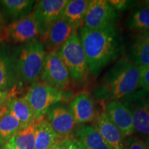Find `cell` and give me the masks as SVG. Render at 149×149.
<instances>
[{
	"label": "cell",
	"mask_w": 149,
	"mask_h": 149,
	"mask_svg": "<svg viewBox=\"0 0 149 149\" xmlns=\"http://www.w3.org/2000/svg\"><path fill=\"white\" fill-rule=\"evenodd\" d=\"M69 109L76 124L93 122L97 115L94 100L86 93L78 94L72 99L69 104Z\"/></svg>",
	"instance_id": "15"
},
{
	"label": "cell",
	"mask_w": 149,
	"mask_h": 149,
	"mask_svg": "<svg viewBox=\"0 0 149 149\" xmlns=\"http://www.w3.org/2000/svg\"><path fill=\"white\" fill-rule=\"evenodd\" d=\"M58 149H86L82 143L77 137L61 138L59 141Z\"/></svg>",
	"instance_id": "26"
},
{
	"label": "cell",
	"mask_w": 149,
	"mask_h": 149,
	"mask_svg": "<svg viewBox=\"0 0 149 149\" xmlns=\"http://www.w3.org/2000/svg\"><path fill=\"white\" fill-rule=\"evenodd\" d=\"M117 11L106 0L88 1L83 19L82 26L90 30L104 29L114 26L117 21Z\"/></svg>",
	"instance_id": "7"
},
{
	"label": "cell",
	"mask_w": 149,
	"mask_h": 149,
	"mask_svg": "<svg viewBox=\"0 0 149 149\" xmlns=\"http://www.w3.org/2000/svg\"><path fill=\"white\" fill-rule=\"evenodd\" d=\"M145 144L146 145L147 149H149V135L147 136V138L146 139V141H145Z\"/></svg>",
	"instance_id": "34"
},
{
	"label": "cell",
	"mask_w": 149,
	"mask_h": 149,
	"mask_svg": "<svg viewBox=\"0 0 149 149\" xmlns=\"http://www.w3.org/2000/svg\"><path fill=\"white\" fill-rule=\"evenodd\" d=\"M2 22H3V18H2V15H1V13H0V26L2 24Z\"/></svg>",
	"instance_id": "36"
},
{
	"label": "cell",
	"mask_w": 149,
	"mask_h": 149,
	"mask_svg": "<svg viewBox=\"0 0 149 149\" xmlns=\"http://www.w3.org/2000/svg\"><path fill=\"white\" fill-rule=\"evenodd\" d=\"M88 1L87 0H68L65 5L61 17L70 24L74 31H76L82 26Z\"/></svg>",
	"instance_id": "19"
},
{
	"label": "cell",
	"mask_w": 149,
	"mask_h": 149,
	"mask_svg": "<svg viewBox=\"0 0 149 149\" xmlns=\"http://www.w3.org/2000/svg\"><path fill=\"white\" fill-rule=\"evenodd\" d=\"M76 136L86 149H111L100 133L92 125L80 126L76 130Z\"/></svg>",
	"instance_id": "23"
},
{
	"label": "cell",
	"mask_w": 149,
	"mask_h": 149,
	"mask_svg": "<svg viewBox=\"0 0 149 149\" xmlns=\"http://www.w3.org/2000/svg\"><path fill=\"white\" fill-rule=\"evenodd\" d=\"M40 79L42 82L60 91L68 87L69 72L57 51L46 53Z\"/></svg>",
	"instance_id": "8"
},
{
	"label": "cell",
	"mask_w": 149,
	"mask_h": 149,
	"mask_svg": "<svg viewBox=\"0 0 149 149\" xmlns=\"http://www.w3.org/2000/svg\"><path fill=\"white\" fill-rule=\"evenodd\" d=\"M104 110L124 137L130 136L134 133L131 113L121 100L105 102Z\"/></svg>",
	"instance_id": "13"
},
{
	"label": "cell",
	"mask_w": 149,
	"mask_h": 149,
	"mask_svg": "<svg viewBox=\"0 0 149 149\" xmlns=\"http://www.w3.org/2000/svg\"><path fill=\"white\" fill-rule=\"evenodd\" d=\"M22 127L16 117L2 105L0 107V146L7 144Z\"/></svg>",
	"instance_id": "20"
},
{
	"label": "cell",
	"mask_w": 149,
	"mask_h": 149,
	"mask_svg": "<svg viewBox=\"0 0 149 149\" xmlns=\"http://www.w3.org/2000/svg\"><path fill=\"white\" fill-rule=\"evenodd\" d=\"M144 4L146 7H148L149 8V0H146V1H144Z\"/></svg>",
	"instance_id": "35"
},
{
	"label": "cell",
	"mask_w": 149,
	"mask_h": 149,
	"mask_svg": "<svg viewBox=\"0 0 149 149\" xmlns=\"http://www.w3.org/2000/svg\"><path fill=\"white\" fill-rule=\"evenodd\" d=\"M1 104H0V107H1Z\"/></svg>",
	"instance_id": "38"
},
{
	"label": "cell",
	"mask_w": 149,
	"mask_h": 149,
	"mask_svg": "<svg viewBox=\"0 0 149 149\" xmlns=\"http://www.w3.org/2000/svg\"><path fill=\"white\" fill-rule=\"evenodd\" d=\"M61 139L56 134L45 118L37 120L35 129V149H48Z\"/></svg>",
	"instance_id": "22"
},
{
	"label": "cell",
	"mask_w": 149,
	"mask_h": 149,
	"mask_svg": "<svg viewBox=\"0 0 149 149\" xmlns=\"http://www.w3.org/2000/svg\"><path fill=\"white\" fill-rule=\"evenodd\" d=\"M9 92L7 91H0V104L2 105L3 102L6 101L7 97H8Z\"/></svg>",
	"instance_id": "30"
},
{
	"label": "cell",
	"mask_w": 149,
	"mask_h": 149,
	"mask_svg": "<svg viewBox=\"0 0 149 149\" xmlns=\"http://www.w3.org/2000/svg\"><path fill=\"white\" fill-rule=\"evenodd\" d=\"M116 149H125V147H122V148H116Z\"/></svg>",
	"instance_id": "37"
},
{
	"label": "cell",
	"mask_w": 149,
	"mask_h": 149,
	"mask_svg": "<svg viewBox=\"0 0 149 149\" xmlns=\"http://www.w3.org/2000/svg\"><path fill=\"white\" fill-rule=\"evenodd\" d=\"M46 51L40 40L24 44L19 48L15 58L17 83L33 84L40 79Z\"/></svg>",
	"instance_id": "3"
},
{
	"label": "cell",
	"mask_w": 149,
	"mask_h": 149,
	"mask_svg": "<svg viewBox=\"0 0 149 149\" xmlns=\"http://www.w3.org/2000/svg\"><path fill=\"white\" fill-rule=\"evenodd\" d=\"M0 149H15L13 147L11 146L10 144H6L3 145V146H2L0 148Z\"/></svg>",
	"instance_id": "31"
},
{
	"label": "cell",
	"mask_w": 149,
	"mask_h": 149,
	"mask_svg": "<svg viewBox=\"0 0 149 149\" xmlns=\"http://www.w3.org/2000/svg\"><path fill=\"white\" fill-rule=\"evenodd\" d=\"M129 60L139 68L149 66V42L141 33L136 35L130 44Z\"/></svg>",
	"instance_id": "21"
},
{
	"label": "cell",
	"mask_w": 149,
	"mask_h": 149,
	"mask_svg": "<svg viewBox=\"0 0 149 149\" xmlns=\"http://www.w3.org/2000/svg\"><path fill=\"white\" fill-rule=\"evenodd\" d=\"M60 139H59V140H60ZM59 140L58 141V142H57V144H55L53 146H52V147H51V148H49L48 149H58L59 148Z\"/></svg>",
	"instance_id": "33"
},
{
	"label": "cell",
	"mask_w": 149,
	"mask_h": 149,
	"mask_svg": "<svg viewBox=\"0 0 149 149\" xmlns=\"http://www.w3.org/2000/svg\"><path fill=\"white\" fill-rule=\"evenodd\" d=\"M126 26L130 30L145 33L149 31V8L141 7L137 9L128 17Z\"/></svg>",
	"instance_id": "25"
},
{
	"label": "cell",
	"mask_w": 149,
	"mask_h": 149,
	"mask_svg": "<svg viewBox=\"0 0 149 149\" xmlns=\"http://www.w3.org/2000/svg\"><path fill=\"white\" fill-rule=\"evenodd\" d=\"M122 100L131 113L134 131L149 135V93L135 91Z\"/></svg>",
	"instance_id": "9"
},
{
	"label": "cell",
	"mask_w": 149,
	"mask_h": 149,
	"mask_svg": "<svg viewBox=\"0 0 149 149\" xmlns=\"http://www.w3.org/2000/svg\"><path fill=\"white\" fill-rule=\"evenodd\" d=\"M68 0H42L37 1L33 10L40 31V36L52 23L61 17Z\"/></svg>",
	"instance_id": "12"
},
{
	"label": "cell",
	"mask_w": 149,
	"mask_h": 149,
	"mask_svg": "<svg viewBox=\"0 0 149 149\" xmlns=\"http://www.w3.org/2000/svg\"><path fill=\"white\" fill-rule=\"evenodd\" d=\"M141 34H142L144 36L146 37V40H148V42H149V31H148V32H145V33H141Z\"/></svg>",
	"instance_id": "32"
},
{
	"label": "cell",
	"mask_w": 149,
	"mask_h": 149,
	"mask_svg": "<svg viewBox=\"0 0 149 149\" xmlns=\"http://www.w3.org/2000/svg\"><path fill=\"white\" fill-rule=\"evenodd\" d=\"M108 1L116 11L126 10L133 6L135 3V1L128 0H111Z\"/></svg>",
	"instance_id": "27"
},
{
	"label": "cell",
	"mask_w": 149,
	"mask_h": 149,
	"mask_svg": "<svg viewBox=\"0 0 149 149\" xmlns=\"http://www.w3.org/2000/svg\"><path fill=\"white\" fill-rule=\"evenodd\" d=\"M57 51L68 68L70 79L77 84L84 82L88 77L89 70L77 33L74 31Z\"/></svg>",
	"instance_id": "4"
},
{
	"label": "cell",
	"mask_w": 149,
	"mask_h": 149,
	"mask_svg": "<svg viewBox=\"0 0 149 149\" xmlns=\"http://www.w3.org/2000/svg\"><path fill=\"white\" fill-rule=\"evenodd\" d=\"M74 29L66 20L60 17L55 20L40 35V40L47 53L58 51L73 33Z\"/></svg>",
	"instance_id": "10"
},
{
	"label": "cell",
	"mask_w": 149,
	"mask_h": 149,
	"mask_svg": "<svg viewBox=\"0 0 149 149\" xmlns=\"http://www.w3.org/2000/svg\"><path fill=\"white\" fill-rule=\"evenodd\" d=\"M44 118L61 138L71 137L77 124L69 108L61 104L50 108Z\"/></svg>",
	"instance_id": "11"
},
{
	"label": "cell",
	"mask_w": 149,
	"mask_h": 149,
	"mask_svg": "<svg viewBox=\"0 0 149 149\" xmlns=\"http://www.w3.org/2000/svg\"><path fill=\"white\" fill-rule=\"evenodd\" d=\"M17 83L15 58L0 52V91L13 90Z\"/></svg>",
	"instance_id": "17"
},
{
	"label": "cell",
	"mask_w": 149,
	"mask_h": 149,
	"mask_svg": "<svg viewBox=\"0 0 149 149\" xmlns=\"http://www.w3.org/2000/svg\"><path fill=\"white\" fill-rule=\"evenodd\" d=\"M36 120L44 118L50 108L64 100V93L42 81L31 85L24 95Z\"/></svg>",
	"instance_id": "5"
},
{
	"label": "cell",
	"mask_w": 149,
	"mask_h": 149,
	"mask_svg": "<svg viewBox=\"0 0 149 149\" xmlns=\"http://www.w3.org/2000/svg\"><path fill=\"white\" fill-rule=\"evenodd\" d=\"M95 128L100 133L111 149L124 147V136L111 120L105 110L97 113L95 120Z\"/></svg>",
	"instance_id": "14"
},
{
	"label": "cell",
	"mask_w": 149,
	"mask_h": 149,
	"mask_svg": "<svg viewBox=\"0 0 149 149\" xmlns=\"http://www.w3.org/2000/svg\"><path fill=\"white\" fill-rule=\"evenodd\" d=\"M125 149H147L144 141L138 137H130L124 142Z\"/></svg>",
	"instance_id": "29"
},
{
	"label": "cell",
	"mask_w": 149,
	"mask_h": 149,
	"mask_svg": "<svg viewBox=\"0 0 149 149\" xmlns=\"http://www.w3.org/2000/svg\"><path fill=\"white\" fill-rule=\"evenodd\" d=\"M139 86L149 93V66L139 67Z\"/></svg>",
	"instance_id": "28"
},
{
	"label": "cell",
	"mask_w": 149,
	"mask_h": 149,
	"mask_svg": "<svg viewBox=\"0 0 149 149\" xmlns=\"http://www.w3.org/2000/svg\"><path fill=\"white\" fill-rule=\"evenodd\" d=\"M78 36L86 57L89 72L97 77L104 67L117 58L120 51V35L115 26L104 29H79Z\"/></svg>",
	"instance_id": "1"
},
{
	"label": "cell",
	"mask_w": 149,
	"mask_h": 149,
	"mask_svg": "<svg viewBox=\"0 0 149 149\" xmlns=\"http://www.w3.org/2000/svg\"><path fill=\"white\" fill-rule=\"evenodd\" d=\"M139 86V67L129 59H122L104 74L93 95L101 102L122 100L137 91Z\"/></svg>",
	"instance_id": "2"
},
{
	"label": "cell",
	"mask_w": 149,
	"mask_h": 149,
	"mask_svg": "<svg viewBox=\"0 0 149 149\" xmlns=\"http://www.w3.org/2000/svg\"><path fill=\"white\" fill-rule=\"evenodd\" d=\"M37 120L22 128L8 141L15 149H35V129Z\"/></svg>",
	"instance_id": "24"
},
{
	"label": "cell",
	"mask_w": 149,
	"mask_h": 149,
	"mask_svg": "<svg viewBox=\"0 0 149 149\" xmlns=\"http://www.w3.org/2000/svg\"><path fill=\"white\" fill-rule=\"evenodd\" d=\"M2 106L13 114L19 121L22 127H25L36 120L35 115L24 97H17L15 94H8Z\"/></svg>",
	"instance_id": "16"
},
{
	"label": "cell",
	"mask_w": 149,
	"mask_h": 149,
	"mask_svg": "<svg viewBox=\"0 0 149 149\" xmlns=\"http://www.w3.org/2000/svg\"><path fill=\"white\" fill-rule=\"evenodd\" d=\"M35 2L33 0H2L0 1V6L3 14L15 22L31 13Z\"/></svg>",
	"instance_id": "18"
},
{
	"label": "cell",
	"mask_w": 149,
	"mask_h": 149,
	"mask_svg": "<svg viewBox=\"0 0 149 149\" xmlns=\"http://www.w3.org/2000/svg\"><path fill=\"white\" fill-rule=\"evenodd\" d=\"M40 31L33 10L24 18L11 22L5 26L0 35L2 42L22 45L37 40Z\"/></svg>",
	"instance_id": "6"
}]
</instances>
